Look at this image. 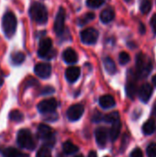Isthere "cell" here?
<instances>
[{
	"instance_id": "d6a6232c",
	"label": "cell",
	"mask_w": 156,
	"mask_h": 157,
	"mask_svg": "<svg viewBox=\"0 0 156 157\" xmlns=\"http://www.w3.org/2000/svg\"><path fill=\"white\" fill-rule=\"evenodd\" d=\"M95 17V15L93 14V13H86V15L85 16V17L84 18H82L84 21L82 22V24H85V23H86L87 21H89V20H91V19H93Z\"/></svg>"
},
{
	"instance_id": "ab89813d",
	"label": "cell",
	"mask_w": 156,
	"mask_h": 157,
	"mask_svg": "<svg viewBox=\"0 0 156 157\" xmlns=\"http://www.w3.org/2000/svg\"><path fill=\"white\" fill-rule=\"evenodd\" d=\"M153 84H154V85L156 86V75L154 76V77H153Z\"/></svg>"
},
{
	"instance_id": "30bf717a",
	"label": "cell",
	"mask_w": 156,
	"mask_h": 157,
	"mask_svg": "<svg viewBox=\"0 0 156 157\" xmlns=\"http://www.w3.org/2000/svg\"><path fill=\"white\" fill-rule=\"evenodd\" d=\"M64 21H65V10L63 7H60L56 17H55V21H54V31L57 35H60L63 33V29H64Z\"/></svg>"
},
{
	"instance_id": "277c9868",
	"label": "cell",
	"mask_w": 156,
	"mask_h": 157,
	"mask_svg": "<svg viewBox=\"0 0 156 157\" xmlns=\"http://www.w3.org/2000/svg\"><path fill=\"white\" fill-rule=\"evenodd\" d=\"M152 70L151 60L143 53H139L136 57V74L139 77L147 76Z\"/></svg>"
},
{
	"instance_id": "2e32d148",
	"label": "cell",
	"mask_w": 156,
	"mask_h": 157,
	"mask_svg": "<svg viewBox=\"0 0 156 157\" xmlns=\"http://www.w3.org/2000/svg\"><path fill=\"white\" fill-rule=\"evenodd\" d=\"M63 59L67 63H75L78 60L76 52L72 48H67L63 52Z\"/></svg>"
},
{
	"instance_id": "4316f807",
	"label": "cell",
	"mask_w": 156,
	"mask_h": 157,
	"mask_svg": "<svg viewBox=\"0 0 156 157\" xmlns=\"http://www.w3.org/2000/svg\"><path fill=\"white\" fill-rule=\"evenodd\" d=\"M104 120H105L106 122L111 123V124H112V123H114V122L120 121V114H119V112L114 111V112L109 113V114H108L107 116H105V117H104Z\"/></svg>"
},
{
	"instance_id": "60d3db41",
	"label": "cell",
	"mask_w": 156,
	"mask_h": 157,
	"mask_svg": "<svg viewBox=\"0 0 156 157\" xmlns=\"http://www.w3.org/2000/svg\"><path fill=\"white\" fill-rule=\"evenodd\" d=\"M153 112H154V114L156 115V102L155 104H154V110H153Z\"/></svg>"
},
{
	"instance_id": "5b68a950",
	"label": "cell",
	"mask_w": 156,
	"mask_h": 157,
	"mask_svg": "<svg viewBox=\"0 0 156 157\" xmlns=\"http://www.w3.org/2000/svg\"><path fill=\"white\" fill-rule=\"evenodd\" d=\"M37 134H38V137L44 142L45 146L51 147V146L54 145L55 138H54V135H53V132H52L51 128L49 127L48 125L40 124L39 127H38Z\"/></svg>"
},
{
	"instance_id": "d590c367",
	"label": "cell",
	"mask_w": 156,
	"mask_h": 157,
	"mask_svg": "<svg viewBox=\"0 0 156 157\" xmlns=\"http://www.w3.org/2000/svg\"><path fill=\"white\" fill-rule=\"evenodd\" d=\"M101 120H102V117H101V115H100L99 112H97V113L95 114V116L93 117V121H94L98 122V121H100Z\"/></svg>"
},
{
	"instance_id": "7bdbcfd3",
	"label": "cell",
	"mask_w": 156,
	"mask_h": 157,
	"mask_svg": "<svg viewBox=\"0 0 156 157\" xmlns=\"http://www.w3.org/2000/svg\"><path fill=\"white\" fill-rule=\"evenodd\" d=\"M125 1H130V0H125Z\"/></svg>"
},
{
	"instance_id": "b9f144b4",
	"label": "cell",
	"mask_w": 156,
	"mask_h": 157,
	"mask_svg": "<svg viewBox=\"0 0 156 157\" xmlns=\"http://www.w3.org/2000/svg\"><path fill=\"white\" fill-rule=\"evenodd\" d=\"M75 157H84L83 155H77V156H75Z\"/></svg>"
},
{
	"instance_id": "f546056e",
	"label": "cell",
	"mask_w": 156,
	"mask_h": 157,
	"mask_svg": "<svg viewBox=\"0 0 156 157\" xmlns=\"http://www.w3.org/2000/svg\"><path fill=\"white\" fill-rule=\"evenodd\" d=\"M119 60H120V64L124 65V64H126V63H128L130 62L131 57H130V55H129L128 52H121L120 53Z\"/></svg>"
},
{
	"instance_id": "44dd1931",
	"label": "cell",
	"mask_w": 156,
	"mask_h": 157,
	"mask_svg": "<svg viewBox=\"0 0 156 157\" xmlns=\"http://www.w3.org/2000/svg\"><path fill=\"white\" fill-rule=\"evenodd\" d=\"M156 129V124L154 120L147 121L143 126V132L145 135H151L154 132Z\"/></svg>"
},
{
	"instance_id": "6da1fadb",
	"label": "cell",
	"mask_w": 156,
	"mask_h": 157,
	"mask_svg": "<svg viewBox=\"0 0 156 157\" xmlns=\"http://www.w3.org/2000/svg\"><path fill=\"white\" fill-rule=\"evenodd\" d=\"M29 16L31 19L38 24H45L48 20V11L46 6L39 2H34L29 7Z\"/></svg>"
},
{
	"instance_id": "9a60e30c",
	"label": "cell",
	"mask_w": 156,
	"mask_h": 157,
	"mask_svg": "<svg viewBox=\"0 0 156 157\" xmlns=\"http://www.w3.org/2000/svg\"><path fill=\"white\" fill-rule=\"evenodd\" d=\"M80 76V69L76 66L68 67L65 71V77L68 82L74 83Z\"/></svg>"
},
{
	"instance_id": "83f0119b",
	"label": "cell",
	"mask_w": 156,
	"mask_h": 157,
	"mask_svg": "<svg viewBox=\"0 0 156 157\" xmlns=\"http://www.w3.org/2000/svg\"><path fill=\"white\" fill-rule=\"evenodd\" d=\"M36 157H52V155H51V150L49 149V147L43 146L38 151Z\"/></svg>"
},
{
	"instance_id": "8992f818",
	"label": "cell",
	"mask_w": 156,
	"mask_h": 157,
	"mask_svg": "<svg viewBox=\"0 0 156 157\" xmlns=\"http://www.w3.org/2000/svg\"><path fill=\"white\" fill-rule=\"evenodd\" d=\"M58 103L55 98H48L40 101L38 104V110L42 114H50L53 113L57 109Z\"/></svg>"
},
{
	"instance_id": "836d02e7",
	"label": "cell",
	"mask_w": 156,
	"mask_h": 157,
	"mask_svg": "<svg viewBox=\"0 0 156 157\" xmlns=\"http://www.w3.org/2000/svg\"><path fill=\"white\" fill-rule=\"evenodd\" d=\"M131 157H143V152H142V150L139 149V148H136L131 154Z\"/></svg>"
},
{
	"instance_id": "e0dca14e",
	"label": "cell",
	"mask_w": 156,
	"mask_h": 157,
	"mask_svg": "<svg viewBox=\"0 0 156 157\" xmlns=\"http://www.w3.org/2000/svg\"><path fill=\"white\" fill-rule=\"evenodd\" d=\"M116 101L114 98L110 95H104L99 98V105L104 109H110L114 107Z\"/></svg>"
},
{
	"instance_id": "7a4b0ae2",
	"label": "cell",
	"mask_w": 156,
	"mask_h": 157,
	"mask_svg": "<svg viewBox=\"0 0 156 157\" xmlns=\"http://www.w3.org/2000/svg\"><path fill=\"white\" fill-rule=\"evenodd\" d=\"M17 21L15 14L11 11L6 12L2 17V29L5 35L8 39L14 36L17 29Z\"/></svg>"
},
{
	"instance_id": "484cf974",
	"label": "cell",
	"mask_w": 156,
	"mask_h": 157,
	"mask_svg": "<svg viewBox=\"0 0 156 157\" xmlns=\"http://www.w3.org/2000/svg\"><path fill=\"white\" fill-rule=\"evenodd\" d=\"M152 6H153V3L151 0H143L142 3H141V11L143 13V14H148L151 9H152Z\"/></svg>"
},
{
	"instance_id": "3957f363",
	"label": "cell",
	"mask_w": 156,
	"mask_h": 157,
	"mask_svg": "<svg viewBox=\"0 0 156 157\" xmlns=\"http://www.w3.org/2000/svg\"><path fill=\"white\" fill-rule=\"evenodd\" d=\"M17 143L18 146L22 149H27V150L32 151L36 147L35 139L33 138V135L30 132V131H29L27 129H22L17 132Z\"/></svg>"
},
{
	"instance_id": "ac0fdd59",
	"label": "cell",
	"mask_w": 156,
	"mask_h": 157,
	"mask_svg": "<svg viewBox=\"0 0 156 157\" xmlns=\"http://www.w3.org/2000/svg\"><path fill=\"white\" fill-rule=\"evenodd\" d=\"M114 17H115V12L114 9L111 7H107L100 14V19L103 23H109L111 20H113Z\"/></svg>"
},
{
	"instance_id": "8fae6325",
	"label": "cell",
	"mask_w": 156,
	"mask_h": 157,
	"mask_svg": "<svg viewBox=\"0 0 156 157\" xmlns=\"http://www.w3.org/2000/svg\"><path fill=\"white\" fill-rule=\"evenodd\" d=\"M34 72L39 77L45 79V78L50 77L51 74V66L50 63H40L35 65Z\"/></svg>"
},
{
	"instance_id": "9c48e42d",
	"label": "cell",
	"mask_w": 156,
	"mask_h": 157,
	"mask_svg": "<svg viewBox=\"0 0 156 157\" xmlns=\"http://www.w3.org/2000/svg\"><path fill=\"white\" fill-rule=\"evenodd\" d=\"M84 106L81 104H75V105H72L66 112L67 118L69 121H78L84 114Z\"/></svg>"
},
{
	"instance_id": "cb8c5ba5",
	"label": "cell",
	"mask_w": 156,
	"mask_h": 157,
	"mask_svg": "<svg viewBox=\"0 0 156 157\" xmlns=\"http://www.w3.org/2000/svg\"><path fill=\"white\" fill-rule=\"evenodd\" d=\"M11 61L14 65H19L25 61V54L20 52H14L11 54Z\"/></svg>"
},
{
	"instance_id": "ee69618b",
	"label": "cell",
	"mask_w": 156,
	"mask_h": 157,
	"mask_svg": "<svg viewBox=\"0 0 156 157\" xmlns=\"http://www.w3.org/2000/svg\"><path fill=\"white\" fill-rule=\"evenodd\" d=\"M106 157H108V156H106Z\"/></svg>"
},
{
	"instance_id": "5bb4252c",
	"label": "cell",
	"mask_w": 156,
	"mask_h": 157,
	"mask_svg": "<svg viewBox=\"0 0 156 157\" xmlns=\"http://www.w3.org/2000/svg\"><path fill=\"white\" fill-rule=\"evenodd\" d=\"M0 154L3 155V157H29L27 154L13 147H6V148L0 147Z\"/></svg>"
},
{
	"instance_id": "4dcf8cb0",
	"label": "cell",
	"mask_w": 156,
	"mask_h": 157,
	"mask_svg": "<svg viewBox=\"0 0 156 157\" xmlns=\"http://www.w3.org/2000/svg\"><path fill=\"white\" fill-rule=\"evenodd\" d=\"M146 153L148 157H156V144H151L147 147Z\"/></svg>"
},
{
	"instance_id": "603a6c76",
	"label": "cell",
	"mask_w": 156,
	"mask_h": 157,
	"mask_svg": "<svg viewBox=\"0 0 156 157\" xmlns=\"http://www.w3.org/2000/svg\"><path fill=\"white\" fill-rule=\"evenodd\" d=\"M63 150L64 154H66V155H73L78 151V147L76 145H74L72 142L67 141L63 144Z\"/></svg>"
},
{
	"instance_id": "ba28073f",
	"label": "cell",
	"mask_w": 156,
	"mask_h": 157,
	"mask_svg": "<svg viewBox=\"0 0 156 157\" xmlns=\"http://www.w3.org/2000/svg\"><path fill=\"white\" fill-rule=\"evenodd\" d=\"M52 41L50 38H44L40 41L39 49H38V55L40 58H49L50 53L51 52Z\"/></svg>"
},
{
	"instance_id": "ffe728a7",
	"label": "cell",
	"mask_w": 156,
	"mask_h": 157,
	"mask_svg": "<svg viewBox=\"0 0 156 157\" xmlns=\"http://www.w3.org/2000/svg\"><path fill=\"white\" fill-rule=\"evenodd\" d=\"M104 65L107 70V72L109 75H114L117 72V67L115 62L110 57H106L104 59Z\"/></svg>"
},
{
	"instance_id": "1f68e13d",
	"label": "cell",
	"mask_w": 156,
	"mask_h": 157,
	"mask_svg": "<svg viewBox=\"0 0 156 157\" xmlns=\"http://www.w3.org/2000/svg\"><path fill=\"white\" fill-rule=\"evenodd\" d=\"M54 92V88L51 86H45L44 88L41 89L40 91V95H49V94H52Z\"/></svg>"
},
{
	"instance_id": "e575fe53",
	"label": "cell",
	"mask_w": 156,
	"mask_h": 157,
	"mask_svg": "<svg viewBox=\"0 0 156 157\" xmlns=\"http://www.w3.org/2000/svg\"><path fill=\"white\" fill-rule=\"evenodd\" d=\"M151 26L153 28V30L154 32L156 34V14L154 15L151 18Z\"/></svg>"
},
{
	"instance_id": "7402d4cb",
	"label": "cell",
	"mask_w": 156,
	"mask_h": 157,
	"mask_svg": "<svg viewBox=\"0 0 156 157\" xmlns=\"http://www.w3.org/2000/svg\"><path fill=\"white\" fill-rule=\"evenodd\" d=\"M126 92L129 98H131V99L134 98L136 92H137V86H136V83L133 80H129L127 83V86H126Z\"/></svg>"
},
{
	"instance_id": "52a82bcc",
	"label": "cell",
	"mask_w": 156,
	"mask_h": 157,
	"mask_svg": "<svg viewBox=\"0 0 156 157\" xmlns=\"http://www.w3.org/2000/svg\"><path fill=\"white\" fill-rule=\"evenodd\" d=\"M98 39V31L94 28H88L81 32V40L85 44H94Z\"/></svg>"
},
{
	"instance_id": "d6986e66",
	"label": "cell",
	"mask_w": 156,
	"mask_h": 157,
	"mask_svg": "<svg viewBox=\"0 0 156 157\" xmlns=\"http://www.w3.org/2000/svg\"><path fill=\"white\" fill-rule=\"evenodd\" d=\"M120 130H121V122H120V121H118L112 123L111 129H110V132H109L110 138H111L112 141L117 140V138L119 137V135L120 133Z\"/></svg>"
},
{
	"instance_id": "74e56055",
	"label": "cell",
	"mask_w": 156,
	"mask_h": 157,
	"mask_svg": "<svg viewBox=\"0 0 156 157\" xmlns=\"http://www.w3.org/2000/svg\"><path fill=\"white\" fill-rule=\"evenodd\" d=\"M87 157H97V153H96V152L91 151V152L88 154V156Z\"/></svg>"
},
{
	"instance_id": "7c38bea8",
	"label": "cell",
	"mask_w": 156,
	"mask_h": 157,
	"mask_svg": "<svg viewBox=\"0 0 156 157\" xmlns=\"http://www.w3.org/2000/svg\"><path fill=\"white\" fill-rule=\"evenodd\" d=\"M153 95V86L150 84H144L141 86L139 90V97L141 100L144 103H147Z\"/></svg>"
},
{
	"instance_id": "4fadbf2b",
	"label": "cell",
	"mask_w": 156,
	"mask_h": 157,
	"mask_svg": "<svg viewBox=\"0 0 156 157\" xmlns=\"http://www.w3.org/2000/svg\"><path fill=\"white\" fill-rule=\"evenodd\" d=\"M95 134H96V140H97V144L100 147H105L107 144L108 136L107 129H105L103 127H99L98 129H97Z\"/></svg>"
},
{
	"instance_id": "d4e9b609",
	"label": "cell",
	"mask_w": 156,
	"mask_h": 157,
	"mask_svg": "<svg viewBox=\"0 0 156 157\" xmlns=\"http://www.w3.org/2000/svg\"><path fill=\"white\" fill-rule=\"evenodd\" d=\"M8 118L11 121H14V122H21L23 120H24V115L21 111L19 110H12L9 112V115H8Z\"/></svg>"
},
{
	"instance_id": "f1b7e54d",
	"label": "cell",
	"mask_w": 156,
	"mask_h": 157,
	"mask_svg": "<svg viewBox=\"0 0 156 157\" xmlns=\"http://www.w3.org/2000/svg\"><path fill=\"white\" fill-rule=\"evenodd\" d=\"M105 0H86L87 6L91 8H97L104 4Z\"/></svg>"
},
{
	"instance_id": "8d00e7d4",
	"label": "cell",
	"mask_w": 156,
	"mask_h": 157,
	"mask_svg": "<svg viewBox=\"0 0 156 157\" xmlns=\"http://www.w3.org/2000/svg\"><path fill=\"white\" fill-rule=\"evenodd\" d=\"M3 83H4V75H3V72L0 68V86H2Z\"/></svg>"
},
{
	"instance_id": "f35d334b",
	"label": "cell",
	"mask_w": 156,
	"mask_h": 157,
	"mask_svg": "<svg viewBox=\"0 0 156 157\" xmlns=\"http://www.w3.org/2000/svg\"><path fill=\"white\" fill-rule=\"evenodd\" d=\"M141 27H142V29H140V31H141L142 33H144V32H145V28H144V26H143V24H141Z\"/></svg>"
}]
</instances>
